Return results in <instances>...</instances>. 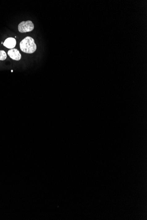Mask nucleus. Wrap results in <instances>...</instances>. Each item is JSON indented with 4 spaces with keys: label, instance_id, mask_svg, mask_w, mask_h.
Listing matches in <instances>:
<instances>
[{
    "label": "nucleus",
    "instance_id": "1",
    "mask_svg": "<svg viewBox=\"0 0 147 220\" xmlns=\"http://www.w3.org/2000/svg\"><path fill=\"white\" fill-rule=\"evenodd\" d=\"M20 48L22 52L32 54L36 50L37 46L33 38L27 37L20 42Z\"/></svg>",
    "mask_w": 147,
    "mask_h": 220
},
{
    "label": "nucleus",
    "instance_id": "2",
    "mask_svg": "<svg viewBox=\"0 0 147 220\" xmlns=\"http://www.w3.org/2000/svg\"><path fill=\"white\" fill-rule=\"evenodd\" d=\"M34 24L32 22L28 20L27 21H22L20 22L18 25V30L21 33L29 32L33 30Z\"/></svg>",
    "mask_w": 147,
    "mask_h": 220
},
{
    "label": "nucleus",
    "instance_id": "3",
    "mask_svg": "<svg viewBox=\"0 0 147 220\" xmlns=\"http://www.w3.org/2000/svg\"><path fill=\"white\" fill-rule=\"evenodd\" d=\"M8 55L12 59L15 61H19L21 58V54L19 51L15 48L10 49L8 52Z\"/></svg>",
    "mask_w": 147,
    "mask_h": 220
},
{
    "label": "nucleus",
    "instance_id": "4",
    "mask_svg": "<svg viewBox=\"0 0 147 220\" xmlns=\"http://www.w3.org/2000/svg\"><path fill=\"white\" fill-rule=\"evenodd\" d=\"M16 40L14 38H9L5 40V42L3 43L4 46L9 49H13L16 45Z\"/></svg>",
    "mask_w": 147,
    "mask_h": 220
},
{
    "label": "nucleus",
    "instance_id": "5",
    "mask_svg": "<svg viewBox=\"0 0 147 220\" xmlns=\"http://www.w3.org/2000/svg\"><path fill=\"white\" fill-rule=\"evenodd\" d=\"M7 58V54L3 50L0 51V60L4 61Z\"/></svg>",
    "mask_w": 147,
    "mask_h": 220
},
{
    "label": "nucleus",
    "instance_id": "6",
    "mask_svg": "<svg viewBox=\"0 0 147 220\" xmlns=\"http://www.w3.org/2000/svg\"><path fill=\"white\" fill-rule=\"evenodd\" d=\"M2 44H3V42H2Z\"/></svg>",
    "mask_w": 147,
    "mask_h": 220
}]
</instances>
